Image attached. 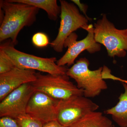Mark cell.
Instances as JSON below:
<instances>
[{"label": "cell", "mask_w": 127, "mask_h": 127, "mask_svg": "<svg viewBox=\"0 0 127 127\" xmlns=\"http://www.w3.org/2000/svg\"><path fill=\"white\" fill-rule=\"evenodd\" d=\"M61 3V22L58 34L56 39L50 43L57 52H62L65 41L72 33L79 28L86 30L88 27V19L80 13L75 4L64 0Z\"/></svg>", "instance_id": "8992f818"}, {"label": "cell", "mask_w": 127, "mask_h": 127, "mask_svg": "<svg viewBox=\"0 0 127 127\" xmlns=\"http://www.w3.org/2000/svg\"><path fill=\"white\" fill-rule=\"evenodd\" d=\"M11 2H19L30 5L43 9L47 13L48 17L52 20H56L61 13V6L58 5L56 0H8Z\"/></svg>", "instance_id": "5bb4252c"}, {"label": "cell", "mask_w": 127, "mask_h": 127, "mask_svg": "<svg viewBox=\"0 0 127 127\" xmlns=\"http://www.w3.org/2000/svg\"><path fill=\"white\" fill-rule=\"evenodd\" d=\"M15 67L8 56L0 49V74L8 72Z\"/></svg>", "instance_id": "2e32d148"}, {"label": "cell", "mask_w": 127, "mask_h": 127, "mask_svg": "<svg viewBox=\"0 0 127 127\" xmlns=\"http://www.w3.org/2000/svg\"><path fill=\"white\" fill-rule=\"evenodd\" d=\"M43 127H66L61 124L57 121L54 120L43 124Z\"/></svg>", "instance_id": "44dd1931"}, {"label": "cell", "mask_w": 127, "mask_h": 127, "mask_svg": "<svg viewBox=\"0 0 127 127\" xmlns=\"http://www.w3.org/2000/svg\"><path fill=\"white\" fill-rule=\"evenodd\" d=\"M98 108V105L84 96L59 100L57 106V120L64 127H68Z\"/></svg>", "instance_id": "52a82bcc"}, {"label": "cell", "mask_w": 127, "mask_h": 127, "mask_svg": "<svg viewBox=\"0 0 127 127\" xmlns=\"http://www.w3.org/2000/svg\"><path fill=\"white\" fill-rule=\"evenodd\" d=\"M59 101L45 93L35 91L28 104L26 114L43 124L57 120Z\"/></svg>", "instance_id": "30bf717a"}, {"label": "cell", "mask_w": 127, "mask_h": 127, "mask_svg": "<svg viewBox=\"0 0 127 127\" xmlns=\"http://www.w3.org/2000/svg\"><path fill=\"white\" fill-rule=\"evenodd\" d=\"M112 121L101 112H92L68 127H111Z\"/></svg>", "instance_id": "4fadbf2b"}, {"label": "cell", "mask_w": 127, "mask_h": 127, "mask_svg": "<svg viewBox=\"0 0 127 127\" xmlns=\"http://www.w3.org/2000/svg\"><path fill=\"white\" fill-rule=\"evenodd\" d=\"M89 64L88 59L82 58L67 69L66 73L69 77L75 80L77 87L83 90V96L88 98L98 96L108 88L102 76L103 67L91 70L89 68Z\"/></svg>", "instance_id": "3957f363"}, {"label": "cell", "mask_w": 127, "mask_h": 127, "mask_svg": "<svg viewBox=\"0 0 127 127\" xmlns=\"http://www.w3.org/2000/svg\"><path fill=\"white\" fill-rule=\"evenodd\" d=\"M102 76L103 79H111L116 81H119L120 78L116 77L115 76L111 74V71L110 69L106 66H104L103 67L102 71Z\"/></svg>", "instance_id": "d6986e66"}, {"label": "cell", "mask_w": 127, "mask_h": 127, "mask_svg": "<svg viewBox=\"0 0 127 127\" xmlns=\"http://www.w3.org/2000/svg\"><path fill=\"white\" fill-rule=\"evenodd\" d=\"M20 127H43V124L27 114L20 116L16 119Z\"/></svg>", "instance_id": "9a60e30c"}, {"label": "cell", "mask_w": 127, "mask_h": 127, "mask_svg": "<svg viewBox=\"0 0 127 127\" xmlns=\"http://www.w3.org/2000/svg\"><path fill=\"white\" fill-rule=\"evenodd\" d=\"M10 43L2 44L0 49L4 52L15 67L37 70L52 75L66 74L68 69L64 66H58L56 58H44L27 54L16 50Z\"/></svg>", "instance_id": "277c9868"}, {"label": "cell", "mask_w": 127, "mask_h": 127, "mask_svg": "<svg viewBox=\"0 0 127 127\" xmlns=\"http://www.w3.org/2000/svg\"><path fill=\"white\" fill-rule=\"evenodd\" d=\"M36 75L35 81L32 83L35 91L45 93L59 100L83 96V90L73 84L66 74L43 75L39 72H36Z\"/></svg>", "instance_id": "5b68a950"}, {"label": "cell", "mask_w": 127, "mask_h": 127, "mask_svg": "<svg viewBox=\"0 0 127 127\" xmlns=\"http://www.w3.org/2000/svg\"><path fill=\"white\" fill-rule=\"evenodd\" d=\"M71 1L77 6L79 10L83 13L84 15L86 17L87 19H88L89 21H91L92 20V19L89 18L87 15V11L88 8L87 5L81 3L79 0H72Z\"/></svg>", "instance_id": "ffe728a7"}, {"label": "cell", "mask_w": 127, "mask_h": 127, "mask_svg": "<svg viewBox=\"0 0 127 127\" xmlns=\"http://www.w3.org/2000/svg\"><path fill=\"white\" fill-rule=\"evenodd\" d=\"M124 92L119 97L116 106L104 111L112 116L113 120L120 127H127V84L123 83Z\"/></svg>", "instance_id": "7c38bea8"}, {"label": "cell", "mask_w": 127, "mask_h": 127, "mask_svg": "<svg viewBox=\"0 0 127 127\" xmlns=\"http://www.w3.org/2000/svg\"><path fill=\"white\" fill-rule=\"evenodd\" d=\"M94 38L106 49L108 56L123 58L127 51V28L117 29L104 14L94 25Z\"/></svg>", "instance_id": "7a4b0ae2"}, {"label": "cell", "mask_w": 127, "mask_h": 127, "mask_svg": "<svg viewBox=\"0 0 127 127\" xmlns=\"http://www.w3.org/2000/svg\"><path fill=\"white\" fill-rule=\"evenodd\" d=\"M94 30L93 26L89 25L86 30L88 32L87 36L80 41H77L78 35L76 33H72L64 42V47L68 48L67 51L57 60V64L60 66L65 65L69 66L74 64L75 59L83 51L86 50L89 53L93 54L100 51L101 45L95 41Z\"/></svg>", "instance_id": "ba28073f"}, {"label": "cell", "mask_w": 127, "mask_h": 127, "mask_svg": "<svg viewBox=\"0 0 127 127\" xmlns=\"http://www.w3.org/2000/svg\"><path fill=\"white\" fill-rule=\"evenodd\" d=\"M119 81L122 82V83H125L127 84V80H124V79H121V78H120Z\"/></svg>", "instance_id": "7402d4cb"}, {"label": "cell", "mask_w": 127, "mask_h": 127, "mask_svg": "<svg viewBox=\"0 0 127 127\" xmlns=\"http://www.w3.org/2000/svg\"><path fill=\"white\" fill-rule=\"evenodd\" d=\"M35 70L15 67L10 71L0 74V100L19 87L35 81Z\"/></svg>", "instance_id": "8fae6325"}, {"label": "cell", "mask_w": 127, "mask_h": 127, "mask_svg": "<svg viewBox=\"0 0 127 127\" xmlns=\"http://www.w3.org/2000/svg\"><path fill=\"white\" fill-rule=\"evenodd\" d=\"M32 83L23 84L12 92L1 101L0 117H8L17 119L26 114L28 104L35 92Z\"/></svg>", "instance_id": "9c48e42d"}, {"label": "cell", "mask_w": 127, "mask_h": 127, "mask_svg": "<svg viewBox=\"0 0 127 127\" xmlns=\"http://www.w3.org/2000/svg\"><path fill=\"white\" fill-rule=\"evenodd\" d=\"M0 2L4 13L0 27V41L10 39L11 44L15 45L20 32L25 27L30 26L34 23L40 9L8 0H0Z\"/></svg>", "instance_id": "6da1fadb"}, {"label": "cell", "mask_w": 127, "mask_h": 127, "mask_svg": "<svg viewBox=\"0 0 127 127\" xmlns=\"http://www.w3.org/2000/svg\"><path fill=\"white\" fill-rule=\"evenodd\" d=\"M32 41L34 45L37 47H45L49 44V39L47 35L42 32H37L34 34Z\"/></svg>", "instance_id": "e0dca14e"}, {"label": "cell", "mask_w": 127, "mask_h": 127, "mask_svg": "<svg viewBox=\"0 0 127 127\" xmlns=\"http://www.w3.org/2000/svg\"><path fill=\"white\" fill-rule=\"evenodd\" d=\"M114 127V125H112V127Z\"/></svg>", "instance_id": "603a6c76"}, {"label": "cell", "mask_w": 127, "mask_h": 127, "mask_svg": "<svg viewBox=\"0 0 127 127\" xmlns=\"http://www.w3.org/2000/svg\"><path fill=\"white\" fill-rule=\"evenodd\" d=\"M0 127H20L17 120L8 117H3L0 119Z\"/></svg>", "instance_id": "ac0fdd59"}]
</instances>
